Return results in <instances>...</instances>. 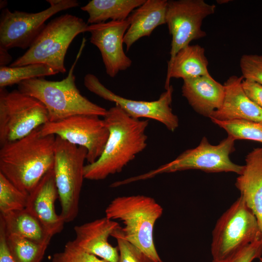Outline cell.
Listing matches in <instances>:
<instances>
[{"instance_id": "obj_34", "label": "cell", "mask_w": 262, "mask_h": 262, "mask_svg": "<svg viewBox=\"0 0 262 262\" xmlns=\"http://www.w3.org/2000/svg\"><path fill=\"white\" fill-rule=\"evenodd\" d=\"M12 60V57L8 52V50L0 47V65L1 66H6Z\"/></svg>"}, {"instance_id": "obj_26", "label": "cell", "mask_w": 262, "mask_h": 262, "mask_svg": "<svg viewBox=\"0 0 262 262\" xmlns=\"http://www.w3.org/2000/svg\"><path fill=\"white\" fill-rule=\"evenodd\" d=\"M212 122L225 130L235 140H250L262 143V121L234 120L222 121L212 120Z\"/></svg>"}, {"instance_id": "obj_27", "label": "cell", "mask_w": 262, "mask_h": 262, "mask_svg": "<svg viewBox=\"0 0 262 262\" xmlns=\"http://www.w3.org/2000/svg\"><path fill=\"white\" fill-rule=\"evenodd\" d=\"M29 194L24 192L0 173V212L4 213L25 209Z\"/></svg>"}, {"instance_id": "obj_11", "label": "cell", "mask_w": 262, "mask_h": 262, "mask_svg": "<svg viewBox=\"0 0 262 262\" xmlns=\"http://www.w3.org/2000/svg\"><path fill=\"white\" fill-rule=\"evenodd\" d=\"M216 6L203 0H168L166 24L172 36L169 64L181 49L195 40L204 37L203 19L213 14Z\"/></svg>"}, {"instance_id": "obj_22", "label": "cell", "mask_w": 262, "mask_h": 262, "mask_svg": "<svg viewBox=\"0 0 262 262\" xmlns=\"http://www.w3.org/2000/svg\"><path fill=\"white\" fill-rule=\"evenodd\" d=\"M6 235L15 234L36 242H42L51 239L44 227L26 208L21 210L0 213Z\"/></svg>"}, {"instance_id": "obj_2", "label": "cell", "mask_w": 262, "mask_h": 262, "mask_svg": "<svg viewBox=\"0 0 262 262\" xmlns=\"http://www.w3.org/2000/svg\"><path fill=\"white\" fill-rule=\"evenodd\" d=\"M41 127L0 147V173L28 194L54 166L56 136L43 134Z\"/></svg>"}, {"instance_id": "obj_10", "label": "cell", "mask_w": 262, "mask_h": 262, "mask_svg": "<svg viewBox=\"0 0 262 262\" xmlns=\"http://www.w3.org/2000/svg\"><path fill=\"white\" fill-rule=\"evenodd\" d=\"M50 6L41 12H13L2 9L0 18V47L29 48L45 27V23L56 13L79 6L76 0H48Z\"/></svg>"}, {"instance_id": "obj_20", "label": "cell", "mask_w": 262, "mask_h": 262, "mask_svg": "<svg viewBox=\"0 0 262 262\" xmlns=\"http://www.w3.org/2000/svg\"><path fill=\"white\" fill-rule=\"evenodd\" d=\"M167 0H146L129 16L130 24L123 39L128 50L137 40L149 36L159 26L166 24Z\"/></svg>"}, {"instance_id": "obj_18", "label": "cell", "mask_w": 262, "mask_h": 262, "mask_svg": "<svg viewBox=\"0 0 262 262\" xmlns=\"http://www.w3.org/2000/svg\"><path fill=\"white\" fill-rule=\"evenodd\" d=\"M181 92L196 113L210 118L222 104L225 87L211 75L202 76L184 80Z\"/></svg>"}, {"instance_id": "obj_8", "label": "cell", "mask_w": 262, "mask_h": 262, "mask_svg": "<svg viewBox=\"0 0 262 262\" xmlns=\"http://www.w3.org/2000/svg\"><path fill=\"white\" fill-rule=\"evenodd\" d=\"M87 150L56 136L53 169L61 212L65 223L73 221L79 212Z\"/></svg>"}, {"instance_id": "obj_19", "label": "cell", "mask_w": 262, "mask_h": 262, "mask_svg": "<svg viewBox=\"0 0 262 262\" xmlns=\"http://www.w3.org/2000/svg\"><path fill=\"white\" fill-rule=\"evenodd\" d=\"M245 162L235 185L257 217L262 232V147L253 148L246 156Z\"/></svg>"}, {"instance_id": "obj_3", "label": "cell", "mask_w": 262, "mask_h": 262, "mask_svg": "<svg viewBox=\"0 0 262 262\" xmlns=\"http://www.w3.org/2000/svg\"><path fill=\"white\" fill-rule=\"evenodd\" d=\"M83 39L76 59L66 78L60 81L43 78L23 81L18 90L42 102L47 109L49 122L58 121L78 115H95L104 117L107 111L82 95L75 83L73 71L84 47Z\"/></svg>"}, {"instance_id": "obj_5", "label": "cell", "mask_w": 262, "mask_h": 262, "mask_svg": "<svg viewBox=\"0 0 262 262\" xmlns=\"http://www.w3.org/2000/svg\"><path fill=\"white\" fill-rule=\"evenodd\" d=\"M88 25L78 16L65 14L49 22L30 47L9 66L43 64L58 73L66 70L65 59L69 45L76 36L85 32Z\"/></svg>"}, {"instance_id": "obj_6", "label": "cell", "mask_w": 262, "mask_h": 262, "mask_svg": "<svg viewBox=\"0 0 262 262\" xmlns=\"http://www.w3.org/2000/svg\"><path fill=\"white\" fill-rule=\"evenodd\" d=\"M262 239L257 217L240 196L216 222L211 246L213 261H225Z\"/></svg>"}, {"instance_id": "obj_35", "label": "cell", "mask_w": 262, "mask_h": 262, "mask_svg": "<svg viewBox=\"0 0 262 262\" xmlns=\"http://www.w3.org/2000/svg\"><path fill=\"white\" fill-rule=\"evenodd\" d=\"M259 262H262V256L259 259Z\"/></svg>"}, {"instance_id": "obj_25", "label": "cell", "mask_w": 262, "mask_h": 262, "mask_svg": "<svg viewBox=\"0 0 262 262\" xmlns=\"http://www.w3.org/2000/svg\"><path fill=\"white\" fill-rule=\"evenodd\" d=\"M58 72L43 64H32L20 66L0 67V88H5L32 79L51 76Z\"/></svg>"}, {"instance_id": "obj_1", "label": "cell", "mask_w": 262, "mask_h": 262, "mask_svg": "<svg viewBox=\"0 0 262 262\" xmlns=\"http://www.w3.org/2000/svg\"><path fill=\"white\" fill-rule=\"evenodd\" d=\"M103 120L108 138L97 160L85 165V179L102 180L120 172L147 146L148 119L133 118L115 105L107 110Z\"/></svg>"}, {"instance_id": "obj_21", "label": "cell", "mask_w": 262, "mask_h": 262, "mask_svg": "<svg viewBox=\"0 0 262 262\" xmlns=\"http://www.w3.org/2000/svg\"><path fill=\"white\" fill-rule=\"evenodd\" d=\"M208 61L204 49L196 44L189 45L176 54L168 65L165 89H167L171 78L183 80L202 76L211 75L208 70Z\"/></svg>"}, {"instance_id": "obj_4", "label": "cell", "mask_w": 262, "mask_h": 262, "mask_svg": "<svg viewBox=\"0 0 262 262\" xmlns=\"http://www.w3.org/2000/svg\"><path fill=\"white\" fill-rule=\"evenodd\" d=\"M163 208L152 197L144 195L118 196L105 209V216L121 221L124 237L149 257L153 262H163L155 245L154 229Z\"/></svg>"}, {"instance_id": "obj_7", "label": "cell", "mask_w": 262, "mask_h": 262, "mask_svg": "<svg viewBox=\"0 0 262 262\" xmlns=\"http://www.w3.org/2000/svg\"><path fill=\"white\" fill-rule=\"evenodd\" d=\"M235 140L228 135L220 143L212 145L206 137L196 147L187 149L176 159L146 173L121 180L122 185L152 178L159 174L190 169L208 173L233 172L241 174L244 165L234 163L230 155L235 150Z\"/></svg>"}, {"instance_id": "obj_14", "label": "cell", "mask_w": 262, "mask_h": 262, "mask_svg": "<svg viewBox=\"0 0 262 262\" xmlns=\"http://www.w3.org/2000/svg\"><path fill=\"white\" fill-rule=\"evenodd\" d=\"M130 24V19L110 21L88 25L90 42L99 50L107 74L115 77L117 73L129 68L131 59L123 49L124 35Z\"/></svg>"}, {"instance_id": "obj_31", "label": "cell", "mask_w": 262, "mask_h": 262, "mask_svg": "<svg viewBox=\"0 0 262 262\" xmlns=\"http://www.w3.org/2000/svg\"><path fill=\"white\" fill-rule=\"evenodd\" d=\"M262 256V239L256 241L223 261L212 262H252Z\"/></svg>"}, {"instance_id": "obj_12", "label": "cell", "mask_w": 262, "mask_h": 262, "mask_svg": "<svg viewBox=\"0 0 262 262\" xmlns=\"http://www.w3.org/2000/svg\"><path fill=\"white\" fill-rule=\"evenodd\" d=\"M43 134L57 136L87 150L88 164L94 163L102 154L109 131L99 116L91 115H73L56 122H48L41 127Z\"/></svg>"}, {"instance_id": "obj_33", "label": "cell", "mask_w": 262, "mask_h": 262, "mask_svg": "<svg viewBox=\"0 0 262 262\" xmlns=\"http://www.w3.org/2000/svg\"><path fill=\"white\" fill-rule=\"evenodd\" d=\"M0 262H15L9 250L6 234L3 224L0 222Z\"/></svg>"}, {"instance_id": "obj_17", "label": "cell", "mask_w": 262, "mask_h": 262, "mask_svg": "<svg viewBox=\"0 0 262 262\" xmlns=\"http://www.w3.org/2000/svg\"><path fill=\"white\" fill-rule=\"evenodd\" d=\"M242 76H230L224 83L225 94L221 107L210 118L222 121L245 120L262 121V109L252 101L245 92Z\"/></svg>"}, {"instance_id": "obj_9", "label": "cell", "mask_w": 262, "mask_h": 262, "mask_svg": "<svg viewBox=\"0 0 262 262\" xmlns=\"http://www.w3.org/2000/svg\"><path fill=\"white\" fill-rule=\"evenodd\" d=\"M49 122L48 111L37 99L18 90L0 88V145L20 139Z\"/></svg>"}, {"instance_id": "obj_30", "label": "cell", "mask_w": 262, "mask_h": 262, "mask_svg": "<svg viewBox=\"0 0 262 262\" xmlns=\"http://www.w3.org/2000/svg\"><path fill=\"white\" fill-rule=\"evenodd\" d=\"M240 66L244 79L262 85V55H243L240 58Z\"/></svg>"}, {"instance_id": "obj_32", "label": "cell", "mask_w": 262, "mask_h": 262, "mask_svg": "<svg viewBox=\"0 0 262 262\" xmlns=\"http://www.w3.org/2000/svg\"><path fill=\"white\" fill-rule=\"evenodd\" d=\"M242 86L249 98L262 109V85L256 82L244 79Z\"/></svg>"}, {"instance_id": "obj_23", "label": "cell", "mask_w": 262, "mask_h": 262, "mask_svg": "<svg viewBox=\"0 0 262 262\" xmlns=\"http://www.w3.org/2000/svg\"><path fill=\"white\" fill-rule=\"evenodd\" d=\"M146 0H92L81 7L89 15L87 23L95 24L127 19Z\"/></svg>"}, {"instance_id": "obj_29", "label": "cell", "mask_w": 262, "mask_h": 262, "mask_svg": "<svg viewBox=\"0 0 262 262\" xmlns=\"http://www.w3.org/2000/svg\"><path fill=\"white\" fill-rule=\"evenodd\" d=\"M51 262H106L86 253L77 247L72 241L66 244L63 249L54 253Z\"/></svg>"}, {"instance_id": "obj_13", "label": "cell", "mask_w": 262, "mask_h": 262, "mask_svg": "<svg viewBox=\"0 0 262 262\" xmlns=\"http://www.w3.org/2000/svg\"><path fill=\"white\" fill-rule=\"evenodd\" d=\"M84 85L90 92L105 100L114 102L133 118L155 120L172 132L179 127V118L173 113L171 108L173 91L171 85L158 99L150 101L136 100L116 95L106 87L95 75L92 74H87L84 76Z\"/></svg>"}, {"instance_id": "obj_28", "label": "cell", "mask_w": 262, "mask_h": 262, "mask_svg": "<svg viewBox=\"0 0 262 262\" xmlns=\"http://www.w3.org/2000/svg\"><path fill=\"white\" fill-rule=\"evenodd\" d=\"M111 236L115 238L117 243L118 262H153L146 254L124 237L121 227Z\"/></svg>"}, {"instance_id": "obj_24", "label": "cell", "mask_w": 262, "mask_h": 262, "mask_svg": "<svg viewBox=\"0 0 262 262\" xmlns=\"http://www.w3.org/2000/svg\"><path fill=\"white\" fill-rule=\"evenodd\" d=\"M51 239L36 242L16 235H6L7 244L15 262H41Z\"/></svg>"}, {"instance_id": "obj_15", "label": "cell", "mask_w": 262, "mask_h": 262, "mask_svg": "<svg viewBox=\"0 0 262 262\" xmlns=\"http://www.w3.org/2000/svg\"><path fill=\"white\" fill-rule=\"evenodd\" d=\"M120 226L106 216L74 227L73 243L83 251L106 262H118L117 247L108 242L110 236Z\"/></svg>"}, {"instance_id": "obj_16", "label": "cell", "mask_w": 262, "mask_h": 262, "mask_svg": "<svg viewBox=\"0 0 262 262\" xmlns=\"http://www.w3.org/2000/svg\"><path fill=\"white\" fill-rule=\"evenodd\" d=\"M58 197L53 167L29 194L26 208L38 219L46 232L53 236L62 231L65 223L55 212V202Z\"/></svg>"}]
</instances>
